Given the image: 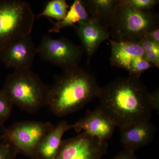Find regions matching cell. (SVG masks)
I'll list each match as a JSON object with an SVG mask.
<instances>
[{
    "label": "cell",
    "instance_id": "cell-20",
    "mask_svg": "<svg viewBox=\"0 0 159 159\" xmlns=\"http://www.w3.org/2000/svg\"><path fill=\"white\" fill-rule=\"evenodd\" d=\"M17 154L15 148L8 140H0V159H15Z\"/></svg>",
    "mask_w": 159,
    "mask_h": 159
},
{
    "label": "cell",
    "instance_id": "cell-3",
    "mask_svg": "<svg viewBox=\"0 0 159 159\" xmlns=\"http://www.w3.org/2000/svg\"><path fill=\"white\" fill-rule=\"evenodd\" d=\"M50 86L31 69L16 70L6 78L1 89L13 106L30 114L48 106Z\"/></svg>",
    "mask_w": 159,
    "mask_h": 159
},
{
    "label": "cell",
    "instance_id": "cell-15",
    "mask_svg": "<svg viewBox=\"0 0 159 159\" xmlns=\"http://www.w3.org/2000/svg\"><path fill=\"white\" fill-rule=\"evenodd\" d=\"M120 0H83L91 17L98 20L109 29Z\"/></svg>",
    "mask_w": 159,
    "mask_h": 159
},
{
    "label": "cell",
    "instance_id": "cell-13",
    "mask_svg": "<svg viewBox=\"0 0 159 159\" xmlns=\"http://www.w3.org/2000/svg\"><path fill=\"white\" fill-rule=\"evenodd\" d=\"M120 130L124 149L135 152L153 141L157 129L148 121L136 123Z\"/></svg>",
    "mask_w": 159,
    "mask_h": 159
},
{
    "label": "cell",
    "instance_id": "cell-16",
    "mask_svg": "<svg viewBox=\"0 0 159 159\" xmlns=\"http://www.w3.org/2000/svg\"><path fill=\"white\" fill-rule=\"evenodd\" d=\"M91 18L84 3L83 0H74L70 6L65 17L59 22L51 21L53 27L49 29L50 33H58L61 29L74 27L75 25Z\"/></svg>",
    "mask_w": 159,
    "mask_h": 159
},
{
    "label": "cell",
    "instance_id": "cell-7",
    "mask_svg": "<svg viewBox=\"0 0 159 159\" xmlns=\"http://www.w3.org/2000/svg\"><path fill=\"white\" fill-rule=\"evenodd\" d=\"M84 51L81 46L75 44L67 38L55 39L48 34L43 36L36 48V54L41 59L62 70L79 66Z\"/></svg>",
    "mask_w": 159,
    "mask_h": 159
},
{
    "label": "cell",
    "instance_id": "cell-4",
    "mask_svg": "<svg viewBox=\"0 0 159 159\" xmlns=\"http://www.w3.org/2000/svg\"><path fill=\"white\" fill-rule=\"evenodd\" d=\"M159 27L158 16L152 11L135 9L128 0H120L110 28L113 40L139 43Z\"/></svg>",
    "mask_w": 159,
    "mask_h": 159
},
{
    "label": "cell",
    "instance_id": "cell-1",
    "mask_svg": "<svg viewBox=\"0 0 159 159\" xmlns=\"http://www.w3.org/2000/svg\"><path fill=\"white\" fill-rule=\"evenodd\" d=\"M98 98L97 107L120 129L151 119L150 93L139 77H117L100 87Z\"/></svg>",
    "mask_w": 159,
    "mask_h": 159
},
{
    "label": "cell",
    "instance_id": "cell-8",
    "mask_svg": "<svg viewBox=\"0 0 159 159\" xmlns=\"http://www.w3.org/2000/svg\"><path fill=\"white\" fill-rule=\"evenodd\" d=\"M111 65L125 69L129 75L140 78L141 74L154 66L145 57L139 43L110 40Z\"/></svg>",
    "mask_w": 159,
    "mask_h": 159
},
{
    "label": "cell",
    "instance_id": "cell-25",
    "mask_svg": "<svg viewBox=\"0 0 159 159\" xmlns=\"http://www.w3.org/2000/svg\"><path fill=\"white\" fill-rule=\"evenodd\" d=\"M3 139V136L2 135H0V140H1V139Z\"/></svg>",
    "mask_w": 159,
    "mask_h": 159
},
{
    "label": "cell",
    "instance_id": "cell-19",
    "mask_svg": "<svg viewBox=\"0 0 159 159\" xmlns=\"http://www.w3.org/2000/svg\"><path fill=\"white\" fill-rule=\"evenodd\" d=\"M13 107L12 103L0 89V127L4 128V124L10 116Z\"/></svg>",
    "mask_w": 159,
    "mask_h": 159
},
{
    "label": "cell",
    "instance_id": "cell-10",
    "mask_svg": "<svg viewBox=\"0 0 159 159\" xmlns=\"http://www.w3.org/2000/svg\"><path fill=\"white\" fill-rule=\"evenodd\" d=\"M36 55V48L31 34L0 51V61L7 68L31 69Z\"/></svg>",
    "mask_w": 159,
    "mask_h": 159
},
{
    "label": "cell",
    "instance_id": "cell-22",
    "mask_svg": "<svg viewBox=\"0 0 159 159\" xmlns=\"http://www.w3.org/2000/svg\"><path fill=\"white\" fill-rule=\"evenodd\" d=\"M112 159H139L137 157L135 152L123 149L119 152Z\"/></svg>",
    "mask_w": 159,
    "mask_h": 159
},
{
    "label": "cell",
    "instance_id": "cell-18",
    "mask_svg": "<svg viewBox=\"0 0 159 159\" xmlns=\"http://www.w3.org/2000/svg\"><path fill=\"white\" fill-rule=\"evenodd\" d=\"M138 43L142 47L145 57L154 67L159 69V45L145 36Z\"/></svg>",
    "mask_w": 159,
    "mask_h": 159
},
{
    "label": "cell",
    "instance_id": "cell-2",
    "mask_svg": "<svg viewBox=\"0 0 159 159\" xmlns=\"http://www.w3.org/2000/svg\"><path fill=\"white\" fill-rule=\"evenodd\" d=\"M100 89L96 77L79 66L63 70L54 76L48 106L56 116H66L98 98Z\"/></svg>",
    "mask_w": 159,
    "mask_h": 159
},
{
    "label": "cell",
    "instance_id": "cell-23",
    "mask_svg": "<svg viewBox=\"0 0 159 159\" xmlns=\"http://www.w3.org/2000/svg\"><path fill=\"white\" fill-rule=\"evenodd\" d=\"M150 103L152 110L156 111L158 113L159 111V89L150 93Z\"/></svg>",
    "mask_w": 159,
    "mask_h": 159
},
{
    "label": "cell",
    "instance_id": "cell-11",
    "mask_svg": "<svg viewBox=\"0 0 159 159\" xmlns=\"http://www.w3.org/2000/svg\"><path fill=\"white\" fill-rule=\"evenodd\" d=\"M74 28L80 40L81 47L88 57L87 62L89 63L100 44L109 39V29L92 17L78 23Z\"/></svg>",
    "mask_w": 159,
    "mask_h": 159
},
{
    "label": "cell",
    "instance_id": "cell-14",
    "mask_svg": "<svg viewBox=\"0 0 159 159\" xmlns=\"http://www.w3.org/2000/svg\"><path fill=\"white\" fill-rule=\"evenodd\" d=\"M72 129H74V124H69L64 120L59 121L40 143L33 159H55L64 134Z\"/></svg>",
    "mask_w": 159,
    "mask_h": 159
},
{
    "label": "cell",
    "instance_id": "cell-12",
    "mask_svg": "<svg viewBox=\"0 0 159 159\" xmlns=\"http://www.w3.org/2000/svg\"><path fill=\"white\" fill-rule=\"evenodd\" d=\"M116 127L97 107L93 111H88L84 116L74 124V129L76 131L83 130L92 136L106 141L112 136Z\"/></svg>",
    "mask_w": 159,
    "mask_h": 159
},
{
    "label": "cell",
    "instance_id": "cell-24",
    "mask_svg": "<svg viewBox=\"0 0 159 159\" xmlns=\"http://www.w3.org/2000/svg\"><path fill=\"white\" fill-rule=\"evenodd\" d=\"M146 36L159 45V27H157L149 31Z\"/></svg>",
    "mask_w": 159,
    "mask_h": 159
},
{
    "label": "cell",
    "instance_id": "cell-17",
    "mask_svg": "<svg viewBox=\"0 0 159 159\" xmlns=\"http://www.w3.org/2000/svg\"><path fill=\"white\" fill-rule=\"evenodd\" d=\"M70 6L66 0H51L46 4L43 11L38 15V18L41 17L51 18L57 22L62 20L66 15Z\"/></svg>",
    "mask_w": 159,
    "mask_h": 159
},
{
    "label": "cell",
    "instance_id": "cell-9",
    "mask_svg": "<svg viewBox=\"0 0 159 159\" xmlns=\"http://www.w3.org/2000/svg\"><path fill=\"white\" fill-rule=\"evenodd\" d=\"M108 147L107 141L82 132L62 140L55 159H102L107 153Z\"/></svg>",
    "mask_w": 159,
    "mask_h": 159
},
{
    "label": "cell",
    "instance_id": "cell-5",
    "mask_svg": "<svg viewBox=\"0 0 159 159\" xmlns=\"http://www.w3.org/2000/svg\"><path fill=\"white\" fill-rule=\"evenodd\" d=\"M35 16L29 3L22 0L0 1V51L30 35Z\"/></svg>",
    "mask_w": 159,
    "mask_h": 159
},
{
    "label": "cell",
    "instance_id": "cell-6",
    "mask_svg": "<svg viewBox=\"0 0 159 159\" xmlns=\"http://www.w3.org/2000/svg\"><path fill=\"white\" fill-rule=\"evenodd\" d=\"M54 125L50 122L24 121L5 129L2 134L15 148L18 154L34 159L40 143Z\"/></svg>",
    "mask_w": 159,
    "mask_h": 159
},
{
    "label": "cell",
    "instance_id": "cell-21",
    "mask_svg": "<svg viewBox=\"0 0 159 159\" xmlns=\"http://www.w3.org/2000/svg\"><path fill=\"white\" fill-rule=\"evenodd\" d=\"M135 9L141 11H151L159 3L158 0H128Z\"/></svg>",
    "mask_w": 159,
    "mask_h": 159
}]
</instances>
